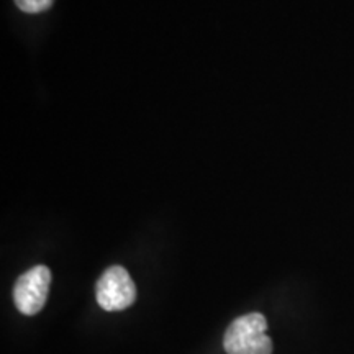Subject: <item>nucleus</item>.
<instances>
[{"mask_svg":"<svg viewBox=\"0 0 354 354\" xmlns=\"http://www.w3.org/2000/svg\"><path fill=\"white\" fill-rule=\"evenodd\" d=\"M51 284V271L46 266H35L17 279L13 302L24 315H37L44 307Z\"/></svg>","mask_w":354,"mask_h":354,"instance_id":"3","label":"nucleus"},{"mask_svg":"<svg viewBox=\"0 0 354 354\" xmlns=\"http://www.w3.org/2000/svg\"><path fill=\"white\" fill-rule=\"evenodd\" d=\"M97 302L107 312L125 310L136 300V287L122 266H112L102 274L95 286Z\"/></svg>","mask_w":354,"mask_h":354,"instance_id":"2","label":"nucleus"},{"mask_svg":"<svg viewBox=\"0 0 354 354\" xmlns=\"http://www.w3.org/2000/svg\"><path fill=\"white\" fill-rule=\"evenodd\" d=\"M266 330L268 320L263 313L253 312L238 317L225 331V351L227 354H272V342Z\"/></svg>","mask_w":354,"mask_h":354,"instance_id":"1","label":"nucleus"},{"mask_svg":"<svg viewBox=\"0 0 354 354\" xmlns=\"http://www.w3.org/2000/svg\"><path fill=\"white\" fill-rule=\"evenodd\" d=\"M55 0H15L17 7L26 13H39L48 10Z\"/></svg>","mask_w":354,"mask_h":354,"instance_id":"4","label":"nucleus"}]
</instances>
